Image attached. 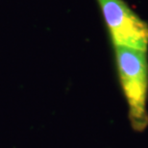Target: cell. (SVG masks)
Wrapping results in <instances>:
<instances>
[{
    "label": "cell",
    "mask_w": 148,
    "mask_h": 148,
    "mask_svg": "<svg viewBox=\"0 0 148 148\" xmlns=\"http://www.w3.org/2000/svg\"><path fill=\"white\" fill-rule=\"evenodd\" d=\"M117 73L128 103L130 122L135 131L148 126V60L147 51L114 46Z\"/></svg>",
    "instance_id": "6da1fadb"
},
{
    "label": "cell",
    "mask_w": 148,
    "mask_h": 148,
    "mask_svg": "<svg viewBox=\"0 0 148 148\" xmlns=\"http://www.w3.org/2000/svg\"><path fill=\"white\" fill-rule=\"evenodd\" d=\"M114 46L147 51L148 23L141 19L123 0H96Z\"/></svg>",
    "instance_id": "7a4b0ae2"
}]
</instances>
